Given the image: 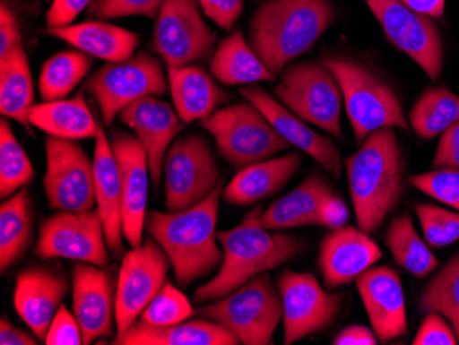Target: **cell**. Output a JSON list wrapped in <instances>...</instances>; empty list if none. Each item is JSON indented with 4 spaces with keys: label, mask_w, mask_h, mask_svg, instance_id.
<instances>
[{
    "label": "cell",
    "mask_w": 459,
    "mask_h": 345,
    "mask_svg": "<svg viewBox=\"0 0 459 345\" xmlns=\"http://www.w3.org/2000/svg\"><path fill=\"white\" fill-rule=\"evenodd\" d=\"M262 205L245 215L241 225L231 230L218 231L224 259L213 280L195 292L197 303L216 301L242 287L255 275L282 266L304 248L299 237L270 233L260 226Z\"/></svg>",
    "instance_id": "obj_4"
},
{
    "label": "cell",
    "mask_w": 459,
    "mask_h": 345,
    "mask_svg": "<svg viewBox=\"0 0 459 345\" xmlns=\"http://www.w3.org/2000/svg\"><path fill=\"white\" fill-rule=\"evenodd\" d=\"M38 337H33L24 329L15 328L6 316L0 321V344L2 345H38Z\"/></svg>",
    "instance_id": "obj_51"
},
{
    "label": "cell",
    "mask_w": 459,
    "mask_h": 345,
    "mask_svg": "<svg viewBox=\"0 0 459 345\" xmlns=\"http://www.w3.org/2000/svg\"><path fill=\"white\" fill-rule=\"evenodd\" d=\"M210 69L212 76L224 86H249L275 79L252 50L241 30H234L219 43Z\"/></svg>",
    "instance_id": "obj_31"
},
{
    "label": "cell",
    "mask_w": 459,
    "mask_h": 345,
    "mask_svg": "<svg viewBox=\"0 0 459 345\" xmlns=\"http://www.w3.org/2000/svg\"><path fill=\"white\" fill-rule=\"evenodd\" d=\"M171 266L169 257L152 236L126 254L116 288L117 333L112 344H118L142 311L162 289Z\"/></svg>",
    "instance_id": "obj_11"
},
{
    "label": "cell",
    "mask_w": 459,
    "mask_h": 345,
    "mask_svg": "<svg viewBox=\"0 0 459 345\" xmlns=\"http://www.w3.org/2000/svg\"><path fill=\"white\" fill-rule=\"evenodd\" d=\"M221 189L223 182L200 204L179 212L148 213L144 228L169 257L180 287L208 277L223 263L224 254L216 242Z\"/></svg>",
    "instance_id": "obj_1"
},
{
    "label": "cell",
    "mask_w": 459,
    "mask_h": 345,
    "mask_svg": "<svg viewBox=\"0 0 459 345\" xmlns=\"http://www.w3.org/2000/svg\"><path fill=\"white\" fill-rule=\"evenodd\" d=\"M200 316L223 324L241 344L268 345L283 318L282 298L265 272L201 308Z\"/></svg>",
    "instance_id": "obj_6"
},
{
    "label": "cell",
    "mask_w": 459,
    "mask_h": 345,
    "mask_svg": "<svg viewBox=\"0 0 459 345\" xmlns=\"http://www.w3.org/2000/svg\"><path fill=\"white\" fill-rule=\"evenodd\" d=\"M198 4L206 17L226 30L234 27L244 10V0H198Z\"/></svg>",
    "instance_id": "obj_45"
},
{
    "label": "cell",
    "mask_w": 459,
    "mask_h": 345,
    "mask_svg": "<svg viewBox=\"0 0 459 345\" xmlns=\"http://www.w3.org/2000/svg\"><path fill=\"white\" fill-rule=\"evenodd\" d=\"M167 73L175 110L185 125L205 120L229 99L203 66L189 65Z\"/></svg>",
    "instance_id": "obj_27"
},
{
    "label": "cell",
    "mask_w": 459,
    "mask_h": 345,
    "mask_svg": "<svg viewBox=\"0 0 459 345\" xmlns=\"http://www.w3.org/2000/svg\"><path fill=\"white\" fill-rule=\"evenodd\" d=\"M407 7L415 13L429 18H442L445 14L446 0H402Z\"/></svg>",
    "instance_id": "obj_52"
},
{
    "label": "cell",
    "mask_w": 459,
    "mask_h": 345,
    "mask_svg": "<svg viewBox=\"0 0 459 345\" xmlns=\"http://www.w3.org/2000/svg\"><path fill=\"white\" fill-rule=\"evenodd\" d=\"M410 184L429 197L459 211V169L440 168L409 177Z\"/></svg>",
    "instance_id": "obj_41"
},
{
    "label": "cell",
    "mask_w": 459,
    "mask_h": 345,
    "mask_svg": "<svg viewBox=\"0 0 459 345\" xmlns=\"http://www.w3.org/2000/svg\"><path fill=\"white\" fill-rule=\"evenodd\" d=\"M74 314L82 329V344L113 334L116 289L112 272L105 267L79 262L72 267Z\"/></svg>",
    "instance_id": "obj_18"
},
{
    "label": "cell",
    "mask_w": 459,
    "mask_h": 345,
    "mask_svg": "<svg viewBox=\"0 0 459 345\" xmlns=\"http://www.w3.org/2000/svg\"><path fill=\"white\" fill-rule=\"evenodd\" d=\"M432 166L435 168L459 169V121L440 135Z\"/></svg>",
    "instance_id": "obj_47"
},
{
    "label": "cell",
    "mask_w": 459,
    "mask_h": 345,
    "mask_svg": "<svg viewBox=\"0 0 459 345\" xmlns=\"http://www.w3.org/2000/svg\"><path fill=\"white\" fill-rule=\"evenodd\" d=\"M201 127L215 138L219 154L239 169L290 148L267 117L250 102L216 110L201 121Z\"/></svg>",
    "instance_id": "obj_7"
},
{
    "label": "cell",
    "mask_w": 459,
    "mask_h": 345,
    "mask_svg": "<svg viewBox=\"0 0 459 345\" xmlns=\"http://www.w3.org/2000/svg\"><path fill=\"white\" fill-rule=\"evenodd\" d=\"M48 171L45 185L54 211L89 212L97 204L94 161L76 141L48 135L46 139Z\"/></svg>",
    "instance_id": "obj_13"
},
{
    "label": "cell",
    "mask_w": 459,
    "mask_h": 345,
    "mask_svg": "<svg viewBox=\"0 0 459 345\" xmlns=\"http://www.w3.org/2000/svg\"><path fill=\"white\" fill-rule=\"evenodd\" d=\"M98 117L92 115L86 99L77 95L72 99L45 100L30 109V125L56 138H95L98 133Z\"/></svg>",
    "instance_id": "obj_30"
},
{
    "label": "cell",
    "mask_w": 459,
    "mask_h": 345,
    "mask_svg": "<svg viewBox=\"0 0 459 345\" xmlns=\"http://www.w3.org/2000/svg\"><path fill=\"white\" fill-rule=\"evenodd\" d=\"M301 161L303 156L293 151L245 167L224 187L221 195L230 204L241 207L259 203L281 192L299 171Z\"/></svg>",
    "instance_id": "obj_25"
},
{
    "label": "cell",
    "mask_w": 459,
    "mask_h": 345,
    "mask_svg": "<svg viewBox=\"0 0 459 345\" xmlns=\"http://www.w3.org/2000/svg\"><path fill=\"white\" fill-rule=\"evenodd\" d=\"M118 120L127 125L148 151L154 187L160 186L167 151L185 127L177 110L156 95H148L121 110Z\"/></svg>",
    "instance_id": "obj_21"
},
{
    "label": "cell",
    "mask_w": 459,
    "mask_h": 345,
    "mask_svg": "<svg viewBox=\"0 0 459 345\" xmlns=\"http://www.w3.org/2000/svg\"><path fill=\"white\" fill-rule=\"evenodd\" d=\"M239 340L223 324L211 319L153 326L135 321L117 345H238Z\"/></svg>",
    "instance_id": "obj_28"
},
{
    "label": "cell",
    "mask_w": 459,
    "mask_h": 345,
    "mask_svg": "<svg viewBox=\"0 0 459 345\" xmlns=\"http://www.w3.org/2000/svg\"><path fill=\"white\" fill-rule=\"evenodd\" d=\"M378 339L374 331L359 324L342 329L333 340L334 345H376Z\"/></svg>",
    "instance_id": "obj_50"
},
{
    "label": "cell",
    "mask_w": 459,
    "mask_h": 345,
    "mask_svg": "<svg viewBox=\"0 0 459 345\" xmlns=\"http://www.w3.org/2000/svg\"><path fill=\"white\" fill-rule=\"evenodd\" d=\"M198 0H165L153 30L152 50L167 72L195 65L212 53L215 35L201 15Z\"/></svg>",
    "instance_id": "obj_12"
},
{
    "label": "cell",
    "mask_w": 459,
    "mask_h": 345,
    "mask_svg": "<svg viewBox=\"0 0 459 345\" xmlns=\"http://www.w3.org/2000/svg\"><path fill=\"white\" fill-rule=\"evenodd\" d=\"M332 193L321 175H309L293 192L263 211L260 226L267 230H285L318 225L319 208Z\"/></svg>",
    "instance_id": "obj_29"
},
{
    "label": "cell",
    "mask_w": 459,
    "mask_h": 345,
    "mask_svg": "<svg viewBox=\"0 0 459 345\" xmlns=\"http://www.w3.org/2000/svg\"><path fill=\"white\" fill-rule=\"evenodd\" d=\"M92 59L80 50L62 51L46 61L39 77L43 100L64 99L89 74Z\"/></svg>",
    "instance_id": "obj_36"
},
{
    "label": "cell",
    "mask_w": 459,
    "mask_h": 345,
    "mask_svg": "<svg viewBox=\"0 0 459 345\" xmlns=\"http://www.w3.org/2000/svg\"><path fill=\"white\" fill-rule=\"evenodd\" d=\"M414 345H455L458 344L455 332L453 326L445 321V316L440 313L429 311L421 326L419 333L415 336Z\"/></svg>",
    "instance_id": "obj_44"
},
{
    "label": "cell",
    "mask_w": 459,
    "mask_h": 345,
    "mask_svg": "<svg viewBox=\"0 0 459 345\" xmlns=\"http://www.w3.org/2000/svg\"><path fill=\"white\" fill-rule=\"evenodd\" d=\"M69 280L59 267L35 266L15 280L14 307L39 341H45L51 322L68 295Z\"/></svg>",
    "instance_id": "obj_20"
},
{
    "label": "cell",
    "mask_w": 459,
    "mask_h": 345,
    "mask_svg": "<svg viewBox=\"0 0 459 345\" xmlns=\"http://www.w3.org/2000/svg\"><path fill=\"white\" fill-rule=\"evenodd\" d=\"M344 164L358 226L363 233H374L404 192V159L394 128L373 131Z\"/></svg>",
    "instance_id": "obj_2"
},
{
    "label": "cell",
    "mask_w": 459,
    "mask_h": 345,
    "mask_svg": "<svg viewBox=\"0 0 459 345\" xmlns=\"http://www.w3.org/2000/svg\"><path fill=\"white\" fill-rule=\"evenodd\" d=\"M48 345H80L82 344V329L74 314L65 306H61L56 311L48 336L45 340Z\"/></svg>",
    "instance_id": "obj_43"
},
{
    "label": "cell",
    "mask_w": 459,
    "mask_h": 345,
    "mask_svg": "<svg viewBox=\"0 0 459 345\" xmlns=\"http://www.w3.org/2000/svg\"><path fill=\"white\" fill-rule=\"evenodd\" d=\"M195 315V308L185 293L172 283H165L156 298L141 314V321L153 326H171Z\"/></svg>",
    "instance_id": "obj_39"
},
{
    "label": "cell",
    "mask_w": 459,
    "mask_h": 345,
    "mask_svg": "<svg viewBox=\"0 0 459 345\" xmlns=\"http://www.w3.org/2000/svg\"><path fill=\"white\" fill-rule=\"evenodd\" d=\"M278 290L282 298L286 345L329 328L342 313V295L327 293L309 272H282Z\"/></svg>",
    "instance_id": "obj_16"
},
{
    "label": "cell",
    "mask_w": 459,
    "mask_h": 345,
    "mask_svg": "<svg viewBox=\"0 0 459 345\" xmlns=\"http://www.w3.org/2000/svg\"><path fill=\"white\" fill-rule=\"evenodd\" d=\"M385 244L394 262L415 277H427L439 266L437 259L415 231L411 216L407 213L391 221L385 234Z\"/></svg>",
    "instance_id": "obj_35"
},
{
    "label": "cell",
    "mask_w": 459,
    "mask_h": 345,
    "mask_svg": "<svg viewBox=\"0 0 459 345\" xmlns=\"http://www.w3.org/2000/svg\"><path fill=\"white\" fill-rule=\"evenodd\" d=\"M48 35L64 40L76 50L107 63H124L133 58L139 46L136 33L103 22H87L68 27L48 28Z\"/></svg>",
    "instance_id": "obj_26"
},
{
    "label": "cell",
    "mask_w": 459,
    "mask_h": 345,
    "mask_svg": "<svg viewBox=\"0 0 459 345\" xmlns=\"http://www.w3.org/2000/svg\"><path fill=\"white\" fill-rule=\"evenodd\" d=\"M92 2L94 0H53L46 14L48 28L68 27L74 24L80 13L91 6Z\"/></svg>",
    "instance_id": "obj_48"
},
{
    "label": "cell",
    "mask_w": 459,
    "mask_h": 345,
    "mask_svg": "<svg viewBox=\"0 0 459 345\" xmlns=\"http://www.w3.org/2000/svg\"><path fill=\"white\" fill-rule=\"evenodd\" d=\"M414 211L430 246L443 248L458 241L459 213L432 204H417Z\"/></svg>",
    "instance_id": "obj_40"
},
{
    "label": "cell",
    "mask_w": 459,
    "mask_h": 345,
    "mask_svg": "<svg viewBox=\"0 0 459 345\" xmlns=\"http://www.w3.org/2000/svg\"><path fill=\"white\" fill-rule=\"evenodd\" d=\"M322 64L339 82L353 135L359 145L380 128L409 131L398 95L368 66L340 56H327Z\"/></svg>",
    "instance_id": "obj_5"
},
{
    "label": "cell",
    "mask_w": 459,
    "mask_h": 345,
    "mask_svg": "<svg viewBox=\"0 0 459 345\" xmlns=\"http://www.w3.org/2000/svg\"><path fill=\"white\" fill-rule=\"evenodd\" d=\"M108 249L98 210L59 211L41 223L35 254L41 260L69 259L107 267L110 262Z\"/></svg>",
    "instance_id": "obj_14"
},
{
    "label": "cell",
    "mask_w": 459,
    "mask_h": 345,
    "mask_svg": "<svg viewBox=\"0 0 459 345\" xmlns=\"http://www.w3.org/2000/svg\"><path fill=\"white\" fill-rule=\"evenodd\" d=\"M357 287L378 341L389 342L409 333L403 287L396 270L370 267L357 278Z\"/></svg>",
    "instance_id": "obj_22"
},
{
    "label": "cell",
    "mask_w": 459,
    "mask_h": 345,
    "mask_svg": "<svg viewBox=\"0 0 459 345\" xmlns=\"http://www.w3.org/2000/svg\"><path fill=\"white\" fill-rule=\"evenodd\" d=\"M239 94L267 117L271 125L288 142L289 145L295 146L311 156L333 177H342V153L332 139L316 134V131L308 127L306 121L301 120L295 113H291L288 108L281 104L280 100L271 97L257 84L244 87L239 90Z\"/></svg>",
    "instance_id": "obj_19"
},
{
    "label": "cell",
    "mask_w": 459,
    "mask_h": 345,
    "mask_svg": "<svg viewBox=\"0 0 459 345\" xmlns=\"http://www.w3.org/2000/svg\"><path fill=\"white\" fill-rule=\"evenodd\" d=\"M419 306L447 318L459 342V254L425 285Z\"/></svg>",
    "instance_id": "obj_38"
},
{
    "label": "cell",
    "mask_w": 459,
    "mask_h": 345,
    "mask_svg": "<svg viewBox=\"0 0 459 345\" xmlns=\"http://www.w3.org/2000/svg\"><path fill=\"white\" fill-rule=\"evenodd\" d=\"M94 177L97 210L102 219L109 251L116 256L124 254L123 213H121V187L117 162L112 145L103 125L98 123L95 136Z\"/></svg>",
    "instance_id": "obj_24"
},
{
    "label": "cell",
    "mask_w": 459,
    "mask_h": 345,
    "mask_svg": "<svg viewBox=\"0 0 459 345\" xmlns=\"http://www.w3.org/2000/svg\"><path fill=\"white\" fill-rule=\"evenodd\" d=\"M334 17L329 0H264L250 20L249 46L275 76L316 45Z\"/></svg>",
    "instance_id": "obj_3"
},
{
    "label": "cell",
    "mask_w": 459,
    "mask_h": 345,
    "mask_svg": "<svg viewBox=\"0 0 459 345\" xmlns=\"http://www.w3.org/2000/svg\"><path fill=\"white\" fill-rule=\"evenodd\" d=\"M348 221V211L344 201L337 195L330 194L325 198L319 208L318 225L329 229L330 231H336L345 228Z\"/></svg>",
    "instance_id": "obj_49"
},
{
    "label": "cell",
    "mask_w": 459,
    "mask_h": 345,
    "mask_svg": "<svg viewBox=\"0 0 459 345\" xmlns=\"http://www.w3.org/2000/svg\"><path fill=\"white\" fill-rule=\"evenodd\" d=\"M33 237V210L28 190H18L0 207V272L24 256Z\"/></svg>",
    "instance_id": "obj_33"
},
{
    "label": "cell",
    "mask_w": 459,
    "mask_h": 345,
    "mask_svg": "<svg viewBox=\"0 0 459 345\" xmlns=\"http://www.w3.org/2000/svg\"><path fill=\"white\" fill-rule=\"evenodd\" d=\"M409 120L421 139L442 135L459 121V97L446 86L428 87L412 105Z\"/></svg>",
    "instance_id": "obj_34"
},
{
    "label": "cell",
    "mask_w": 459,
    "mask_h": 345,
    "mask_svg": "<svg viewBox=\"0 0 459 345\" xmlns=\"http://www.w3.org/2000/svg\"><path fill=\"white\" fill-rule=\"evenodd\" d=\"M21 42L20 25L17 15L6 0L0 4V59L6 58Z\"/></svg>",
    "instance_id": "obj_46"
},
{
    "label": "cell",
    "mask_w": 459,
    "mask_h": 345,
    "mask_svg": "<svg viewBox=\"0 0 459 345\" xmlns=\"http://www.w3.org/2000/svg\"><path fill=\"white\" fill-rule=\"evenodd\" d=\"M275 95L283 107L306 123L342 138V89L324 64L301 63L281 72Z\"/></svg>",
    "instance_id": "obj_8"
},
{
    "label": "cell",
    "mask_w": 459,
    "mask_h": 345,
    "mask_svg": "<svg viewBox=\"0 0 459 345\" xmlns=\"http://www.w3.org/2000/svg\"><path fill=\"white\" fill-rule=\"evenodd\" d=\"M389 42L410 56L430 80L442 74V36L432 18L415 13L402 0H365Z\"/></svg>",
    "instance_id": "obj_15"
},
{
    "label": "cell",
    "mask_w": 459,
    "mask_h": 345,
    "mask_svg": "<svg viewBox=\"0 0 459 345\" xmlns=\"http://www.w3.org/2000/svg\"><path fill=\"white\" fill-rule=\"evenodd\" d=\"M35 105L32 72L24 46L0 59V112L30 133V113Z\"/></svg>",
    "instance_id": "obj_32"
},
{
    "label": "cell",
    "mask_w": 459,
    "mask_h": 345,
    "mask_svg": "<svg viewBox=\"0 0 459 345\" xmlns=\"http://www.w3.org/2000/svg\"><path fill=\"white\" fill-rule=\"evenodd\" d=\"M110 145L120 177L124 238L136 248L142 246L148 218V151L135 135L126 131H116Z\"/></svg>",
    "instance_id": "obj_17"
},
{
    "label": "cell",
    "mask_w": 459,
    "mask_h": 345,
    "mask_svg": "<svg viewBox=\"0 0 459 345\" xmlns=\"http://www.w3.org/2000/svg\"><path fill=\"white\" fill-rule=\"evenodd\" d=\"M82 90L97 102L103 125H112L121 110L135 100L164 95L169 82L159 59L141 51L124 63L105 64L87 80Z\"/></svg>",
    "instance_id": "obj_9"
},
{
    "label": "cell",
    "mask_w": 459,
    "mask_h": 345,
    "mask_svg": "<svg viewBox=\"0 0 459 345\" xmlns=\"http://www.w3.org/2000/svg\"><path fill=\"white\" fill-rule=\"evenodd\" d=\"M383 257L377 244L355 228H342L326 234L319 246V270L329 290L357 280Z\"/></svg>",
    "instance_id": "obj_23"
},
{
    "label": "cell",
    "mask_w": 459,
    "mask_h": 345,
    "mask_svg": "<svg viewBox=\"0 0 459 345\" xmlns=\"http://www.w3.org/2000/svg\"><path fill=\"white\" fill-rule=\"evenodd\" d=\"M165 0H94L89 14L98 20L124 17L156 18Z\"/></svg>",
    "instance_id": "obj_42"
},
{
    "label": "cell",
    "mask_w": 459,
    "mask_h": 345,
    "mask_svg": "<svg viewBox=\"0 0 459 345\" xmlns=\"http://www.w3.org/2000/svg\"><path fill=\"white\" fill-rule=\"evenodd\" d=\"M35 177L28 159L6 118L0 121V195L4 200L24 189Z\"/></svg>",
    "instance_id": "obj_37"
},
{
    "label": "cell",
    "mask_w": 459,
    "mask_h": 345,
    "mask_svg": "<svg viewBox=\"0 0 459 345\" xmlns=\"http://www.w3.org/2000/svg\"><path fill=\"white\" fill-rule=\"evenodd\" d=\"M165 207L179 212L200 204L221 184L210 142L200 134L172 142L164 160Z\"/></svg>",
    "instance_id": "obj_10"
}]
</instances>
